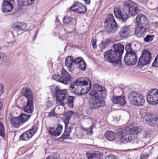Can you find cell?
<instances>
[{
    "mask_svg": "<svg viewBox=\"0 0 158 159\" xmlns=\"http://www.w3.org/2000/svg\"><path fill=\"white\" fill-rule=\"evenodd\" d=\"M91 87V82L86 77L79 78L70 87V91L74 94L81 95L86 94Z\"/></svg>",
    "mask_w": 158,
    "mask_h": 159,
    "instance_id": "6da1fadb",
    "label": "cell"
},
{
    "mask_svg": "<svg viewBox=\"0 0 158 159\" xmlns=\"http://www.w3.org/2000/svg\"><path fill=\"white\" fill-rule=\"evenodd\" d=\"M136 27L135 34L138 37H141L146 31L149 25V22L147 18L143 14H139L136 19Z\"/></svg>",
    "mask_w": 158,
    "mask_h": 159,
    "instance_id": "7a4b0ae2",
    "label": "cell"
},
{
    "mask_svg": "<svg viewBox=\"0 0 158 159\" xmlns=\"http://www.w3.org/2000/svg\"><path fill=\"white\" fill-rule=\"evenodd\" d=\"M90 95L94 99L103 100L107 96V92L106 89L101 86L94 85L91 88Z\"/></svg>",
    "mask_w": 158,
    "mask_h": 159,
    "instance_id": "3957f363",
    "label": "cell"
},
{
    "mask_svg": "<svg viewBox=\"0 0 158 159\" xmlns=\"http://www.w3.org/2000/svg\"><path fill=\"white\" fill-rule=\"evenodd\" d=\"M128 99L132 104L135 106H143L145 103L143 96L136 92H132L129 93L128 95Z\"/></svg>",
    "mask_w": 158,
    "mask_h": 159,
    "instance_id": "277c9868",
    "label": "cell"
},
{
    "mask_svg": "<svg viewBox=\"0 0 158 159\" xmlns=\"http://www.w3.org/2000/svg\"><path fill=\"white\" fill-rule=\"evenodd\" d=\"M105 28L108 33H114L116 31L117 25L112 14H108L105 22Z\"/></svg>",
    "mask_w": 158,
    "mask_h": 159,
    "instance_id": "5b68a950",
    "label": "cell"
},
{
    "mask_svg": "<svg viewBox=\"0 0 158 159\" xmlns=\"http://www.w3.org/2000/svg\"><path fill=\"white\" fill-rule=\"evenodd\" d=\"M121 56V55L115 51V50H109L105 53L106 60L112 63H120Z\"/></svg>",
    "mask_w": 158,
    "mask_h": 159,
    "instance_id": "8992f818",
    "label": "cell"
},
{
    "mask_svg": "<svg viewBox=\"0 0 158 159\" xmlns=\"http://www.w3.org/2000/svg\"><path fill=\"white\" fill-rule=\"evenodd\" d=\"M124 7L128 10L130 15L134 16L138 13V8L136 4L130 0H128L124 2Z\"/></svg>",
    "mask_w": 158,
    "mask_h": 159,
    "instance_id": "52a82bcc",
    "label": "cell"
},
{
    "mask_svg": "<svg viewBox=\"0 0 158 159\" xmlns=\"http://www.w3.org/2000/svg\"><path fill=\"white\" fill-rule=\"evenodd\" d=\"M30 116L27 114H22L18 117L13 118L11 120L12 125L15 128H18L22 124L27 121Z\"/></svg>",
    "mask_w": 158,
    "mask_h": 159,
    "instance_id": "ba28073f",
    "label": "cell"
},
{
    "mask_svg": "<svg viewBox=\"0 0 158 159\" xmlns=\"http://www.w3.org/2000/svg\"><path fill=\"white\" fill-rule=\"evenodd\" d=\"M148 103L152 105L158 103V90L153 89L148 93L147 96Z\"/></svg>",
    "mask_w": 158,
    "mask_h": 159,
    "instance_id": "9c48e42d",
    "label": "cell"
},
{
    "mask_svg": "<svg viewBox=\"0 0 158 159\" xmlns=\"http://www.w3.org/2000/svg\"><path fill=\"white\" fill-rule=\"evenodd\" d=\"M124 61L127 65H134L137 61L136 55L132 51L127 52L125 57Z\"/></svg>",
    "mask_w": 158,
    "mask_h": 159,
    "instance_id": "30bf717a",
    "label": "cell"
},
{
    "mask_svg": "<svg viewBox=\"0 0 158 159\" xmlns=\"http://www.w3.org/2000/svg\"><path fill=\"white\" fill-rule=\"evenodd\" d=\"M151 57V56L150 53L147 50H144L139 60V66H142L148 64L150 61Z\"/></svg>",
    "mask_w": 158,
    "mask_h": 159,
    "instance_id": "8fae6325",
    "label": "cell"
},
{
    "mask_svg": "<svg viewBox=\"0 0 158 159\" xmlns=\"http://www.w3.org/2000/svg\"><path fill=\"white\" fill-rule=\"evenodd\" d=\"M70 10L78 13H84L87 11V8L85 5L79 2H75L70 7Z\"/></svg>",
    "mask_w": 158,
    "mask_h": 159,
    "instance_id": "7c38bea8",
    "label": "cell"
},
{
    "mask_svg": "<svg viewBox=\"0 0 158 159\" xmlns=\"http://www.w3.org/2000/svg\"><path fill=\"white\" fill-rule=\"evenodd\" d=\"M38 129V126H35L27 132H25L23 134L20 136V139L22 141H27L33 137V135L36 133Z\"/></svg>",
    "mask_w": 158,
    "mask_h": 159,
    "instance_id": "4fadbf2b",
    "label": "cell"
},
{
    "mask_svg": "<svg viewBox=\"0 0 158 159\" xmlns=\"http://www.w3.org/2000/svg\"><path fill=\"white\" fill-rule=\"evenodd\" d=\"M145 121L150 125L158 126V116L149 114L145 117Z\"/></svg>",
    "mask_w": 158,
    "mask_h": 159,
    "instance_id": "5bb4252c",
    "label": "cell"
},
{
    "mask_svg": "<svg viewBox=\"0 0 158 159\" xmlns=\"http://www.w3.org/2000/svg\"><path fill=\"white\" fill-rule=\"evenodd\" d=\"M67 93V91L65 90H57L56 92L57 99L60 103H63L65 99Z\"/></svg>",
    "mask_w": 158,
    "mask_h": 159,
    "instance_id": "9a60e30c",
    "label": "cell"
},
{
    "mask_svg": "<svg viewBox=\"0 0 158 159\" xmlns=\"http://www.w3.org/2000/svg\"><path fill=\"white\" fill-rule=\"evenodd\" d=\"M13 6L10 2L7 1H5L2 3L1 10L4 12H9L13 9Z\"/></svg>",
    "mask_w": 158,
    "mask_h": 159,
    "instance_id": "2e32d148",
    "label": "cell"
},
{
    "mask_svg": "<svg viewBox=\"0 0 158 159\" xmlns=\"http://www.w3.org/2000/svg\"><path fill=\"white\" fill-rule=\"evenodd\" d=\"M28 103L26 106L24 108V110L27 113H32L34 110V104H33V98L28 99Z\"/></svg>",
    "mask_w": 158,
    "mask_h": 159,
    "instance_id": "e0dca14e",
    "label": "cell"
},
{
    "mask_svg": "<svg viewBox=\"0 0 158 159\" xmlns=\"http://www.w3.org/2000/svg\"><path fill=\"white\" fill-rule=\"evenodd\" d=\"M113 103L116 104H118L122 106H124L126 103L125 98L124 96H117L114 97L112 99Z\"/></svg>",
    "mask_w": 158,
    "mask_h": 159,
    "instance_id": "ac0fdd59",
    "label": "cell"
},
{
    "mask_svg": "<svg viewBox=\"0 0 158 159\" xmlns=\"http://www.w3.org/2000/svg\"><path fill=\"white\" fill-rule=\"evenodd\" d=\"M105 137L109 141H113L116 139V135L115 132L112 131H108L105 133Z\"/></svg>",
    "mask_w": 158,
    "mask_h": 159,
    "instance_id": "d6986e66",
    "label": "cell"
},
{
    "mask_svg": "<svg viewBox=\"0 0 158 159\" xmlns=\"http://www.w3.org/2000/svg\"><path fill=\"white\" fill-rule=\"evenodd\" d=\"M75 62L82 69L85 70L86 69V63H85L84 60L81 57L77 58L75 60Z\"/></svg>",
    "mask_w": 158,
    "mask_h": 159,
    "instance_id": "ffe728a7",
    "label": "cell"
},
{
    "mask_svg": "<svg viewBox=\"0 0 158 159\" xmlns=\"http://www.w3.org/2000/svg\"><path fill=\"white\" fill-rule=\"evenodd\" d=\"M35 0H18V3L21 6H26L33 4Z\"/></svg>",
    "mask_w": 158,
    "mask_h": 159,
    "instance_id": "44dd1931",
    "label": "cell"
},
{
    "mask_svg": "<svg viewBox=\"0 0 158 159\" xmlns=\"http://www.w3.org/2000/svg\"><path fill=\"white\" fill-rule=\"evenodd\" d=\"M114 50L116 52L122 55L124 51V47L122 44L120 43L116 44L113 46Z\"/></svg>",
    "mask_w": 158,
    "mask_h": 159,
    "instance_id": "7402d4cb",
    "label": "cell"
},
{
    "mask_svg": "<svg viewBox=\"0 0 158 159\" xmlns=\"http://www.w3.org/2000/svg\"><path fill=\"white\" fill-rule=\"evenodd\" d=\"M62 130H63V126L61 125H59L55 130L50 131V132L52 135L55 136H58L61 134Z\"/></svg>",
    "mask_w": 158,
    "mask_h": 159,
    "instance_id": "603a6c76",
    "label": "cell"
},
{
    "mask_svg": "<svg viewBox=\"0 0 158 159\" xmlns=\"http://www.w3.org/2000/svg\"><path fill=\"white\" fill-rule=\"evenodd\" d=\"M74 62V59L72 56H68L65 61V65L68 69H70L72 68L73 63Z\"/></svg>",
    "mask_w": 158,
    "mask_h": 159,
    "instance_id": "cb8c5ba5",
    "label": "cell"
},
{
    "mask_svg": "<svg viewBox=\"0 0 158 159\" xmlns=\"http://www.w3.org/2000/svg\"><path fill=\"white\" fill-rule=\"evenodd\" d=\"M93 106L95 108L98 107H102L104 106L105 105V103L104 101L100 100L95 99V100L93 101Z\"/></svg>",
    "mask_w": 158,
    "mask_h": 159,
    "instance_id": "d4e9b609",
    "label": "cell"
},
{
    "mask_svg": "<svg viewBox=\"0 0 158 159\" xmlns=\"http://www.w3.org/2000/svg\"><path fill=\"white\" fill-rule=\"evenodd\" d=\"M73 112L72 111H70V112H68L65 113V115L64 116V121L65 122V126H66V128H67V125L69 122V121L70 118L71 116L73 115Z\"/></svg>",
    "mask_w": 158,
    "mask_h": 159,
    "instance_id": "484cf974",
    "label": "cell"
},
{
    "mask_svg": "<svg viewBox=\"0 0 158 159\" xmlns=\"http://www.w3.org/2000/svg\"><path fill=\"white\" fill-rule=\"evenodd\" d=\"M87 157H88V159H100V155L95 152L93 153L89 152L87 154Z\"/></svg>",
    "mask_w": 158,
    "mask_h": 159,
    "instance_id": "4316f807",
    "label": "cell"
},
{
    "mask_svg": "<svg viewBox=\"0 0 158 159\" xmlns=\"http://www.w3.org/2000/svg\"><path fill=\"white\" fill-rule=\"evenodd\" d=\"M53 78L54 79L56 80V81H58V82H61L62 83H64V84H67V81L62 76H59V75H55L53 76Z\"/></svg>",
    "mask_w": 158,
    "mask_h": 159,
    "instance_id": "83f0119b",
    "label": "cell"
},
{
    "mask_svg": "<svg viewBox=\"0 0 158 159\" xmlns=\"http://www.w3.org/2000/svg\"><path fill=\"white\" fill-rule=\"evenodd\" d=\"M114 13H115V16L116 17L119 19H122V13L120 9L118 8H116L114 9Z\"/></svg>",
    "mask_w": 158,
    "mask_h": 159,
    "instance_id": "f1b7e54d",
    "label": "cell"
},
{
    "mask_svg": "<svg viewBox=\"0 0 158 159\" xmlns=\"http://www.w3.org/2000/svg\"><path fill=\"white\" fill-rule=\"evenodd\" d=\"M62 76L67 81L70 80V75L64 69H63L62 70Z\"/></svg>",
    "mask_w": 158,
    "mask_h": 159,
    "instance_id": "f546056e",
    "label": "cell"
},
{
    "mask_svg": "<svg viewBox=\"0 0 158 159\" xmlns=\"http://www.w3.org/2000/svg\"><path fill=\"white\" fill-rule=\"evenodd\" d=\"M129 32V29L128 27H124L122 28L121 31L120 32L121 35L122 36H126L128 35Z\"/></svg>",
    "mask_w": 158,
    "mask_h": 159,
    "instance_id": "4dcf8cb0",
    "label": "cell"
},
{
    "mask_svg": "<svg viewBox=\"0 0 158 159\" xmlns=\"http://www.w3.org/2000/svg\"><path fill=\"white\" fill-rule=\"evenodd\" d=\"M71 131V128H66L65 129V132L64 133V134L62 136V138L63 139H66L69 136L70 133Z\"/></svg>",
    "mask_w": 158,
    "mask_h": 159,
    "instance_id": "1f68e13d",
    "label": "cell"
},
{
    "mask_svg": "<svg viewBox=\"0 0 158 159\" xmlns=\"http://www.w3.org/2000/svg\"><path fill=\"white\" fill-rule=\"evenodd\" d=\"M74 97L73 96H69L68 99V103L70 108H73V106Z\"/></svg>",
    "mask_w": 158,
    "mask_h": 159,
    "instance_id": "d6a6232c",
    "label": "cell"
},
{
    "mask_svg": "<svg viewBox=\"0 0 158 159\" xmlns=\"http://www.w3.org/2000/svg\"><path fill=\"white\" fill-rule=\"evenodd\" d=\"M153 38H154V36H151V35H147L146 37L144 38V40H145V42H147V43L150 42L153 40Z\"/></svg>",
    "mask_w": 158,
    "mask_h": 159,
    "instance_id": "836d02e7",
    "label": "cell"
},
{
    "mask_svg": "<svg viewBox=\"0 0 158 159\" xmlns=\"http://www.w3.org/2000/svg\"><path fill=\"white\" fill-rule=\"evenodd\" d=\"M0 129H1V135L2 136V137L4 138V126H3V125H2V123H1V126H0Z\"/></svg>",
    "mask_w": 158,
    "mask_h": 159,
    "instance_id": "e575fe53",
    "label": "cell"
},
{
    "mask_svg": "<svg viewBox=\"0 0 158 159\" xmlns=\"http://www.w3.org/2000/svg\"><path fill=\"white\" fill-rule=\"evenodd\" d=\"M128 18V15L126 12H122V19L121 20L123 21H126Z\"/></svg>",
    "mask_w": 158,
    "mask_h": 159,
    "instance_id": "d590c367",
    "label": "cell"
},
{
    "mask_svg": "<svg viewBox=\"0 0 158 159\" xmlns=\"http://www.w3.org/2000/svg\"><path fill=\"white\" fill-rule=\"evenodd\" d=\"M71 21H72V19L70 18V17H65L64 18V22L65 24H68L71 22Z\"/></svg>",
    "mask_w": 158,
    "mask_h": 159,
    "instance_id": "8d00e7d4",
    "label": "cell"
},
{
    "mask_svg": "<svg viewBox=\"0 0 158 159\" xmlns=\"http://www.w3.org/2000/svg\"><path fill=\"white\" fill-rule=\"evenodd\" d=\"M153 66L155 67H158V55L155 59L154 61L153 64Z\"/></svg>",
    "mask_w": 158,
    "mask_h": 159,
    "instance_id": "74e56055",
    "label": "cell"
},
{
    "mask_svg": "<svg viewBox=\"0 0 158 159\" xmlns=\"http://www.w3.org/2000/svg\"><path fill=\"white\" fill-rule=\"evenodd\" d=\"M126 51H127L128 52L132 51L131 45H130V44H128V45L126 46Z\"/></svg>",
    "mask_w": 158,
    "mask_h": 159,
    "instance_id": "f35d334b",
    "label": "cell"
},
{
    "mask_svg": "<svg viewBox=\"0 0 158 159\" xmlns=\"http://www.w3.org/2000/svg\"><path fill=\"white\" fill-rule=\"evenodd\" d=\"M148 157V155L145 154V155H142L141 156L140 159H147Z\"/></svg>",
    "mask_w": 158,
    "mask_h": 159,
    "instance_id": "ab89813d",
    "label": "cell"
},
{
    "mask_svg": "<svg viewBox=\"0 0 158 159\" xmlns=\"http://www.w3.org/2000/svg\"><path fill=\"white\" fill-rule=\"evenodd\" d=\"M105 159H116L115 156L113 155L108 156L107 157L105 158Z\"/></svg>",
    "mask_w": 158,
    "mask_h": 159,
    "instance_id": "60d3db41",
    "label": "cell"
},
{
    "mask_svg": "<svg viewBox=\"0 0 158 159\" xmlns=\"http://www.w3.org/2000/svg\"><path fill=\"white\" fill-rule=\"evenodd\" d=\"M47 159H57L56 157H54V156H50L49 157H47Z\"/></svg>",
    "mask_w": 158,
    "mask_h": 159,
    "instance_id": "b9f144b4",
    "label": "cell"
},
{
    "mask_svg": "<svg viewBox=\"0 0 158 159\" xmlns=\"http://www.w3.org/2000/svg\"><path fill=\"white\" fill-rule=\"evenodd\" d=\"M85 1L88 4H89L90 1V0H85Z\"/></svg>",
    "mask_w": 158,
    "mask_h": 159,
    "instance_id": "7bdbcfd3",
    "label": "cell"
},
{
    "mask_svg": "<svg viewBox=\"0 0 158 159\" xmlns=\"http://www.w3.org/2000/svg\"><path fill=\"white\" fill-rule=\"evenodd\" d=\"M1 93H2V88H3V87H2V85H1Z\"/></svg>",
    "mask_w": 158,
    "mask_h": 159,
    "instance_id": "ee69618b",
    "label": "cell"
},
{
    "mask_svg": "<svg viewBox=\"0 0 158 159\" xmlns=\"http://www.w3.org/2000/svg\"></svg>",
    "mask_w": 158,
    "mask_h": 159,
    "instance_id": "f6af8a7d",
    "label": "cell"
}]
</instances>
